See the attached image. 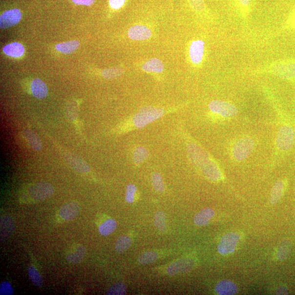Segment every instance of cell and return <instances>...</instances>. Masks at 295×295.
<instances>
[{
  "label": "cell",
  "instance_id": "obj_1",
  "mask_svg": "<svg viewBox=\"0 0 295 295\" xmlns=\"http://www.w3.org/2000/svg\"><path fill=\"white\" fill-rule=\"evenodd\" d=\"M164 113L165 110L163 108L147 106L141 108L140 112L133 116L132 122L136 127L141 128L156 121Z\"/></svg>",
  "mask_w": 295,
  "mask_h": 295
},
{
  "label": "cell",
  "instance_id": "obj_2",
  "mask_svg": "<svg viewBox=\"0 0 295 295\" xmlns=\"http://www.w3.org/2000/svg\"><path fill=\"white\" fill-rule=\"evenodd\" d=\"M294 129L288 125L283 126L279 129L276 138V145L282 151H288L292 148L295 143Z\"/></svg>",
  "mask_w": 295,
  "mask_h": 295
},
{
  "label": "cell",
  "instance_id": "obj_3",
  "mask_svg": "<svg viewBox=\"0 0 295 295\" xmlns=\"http://www.w3.org/2000/svg\"><path fill=\"white\" fill-rule=\"evenodd\" d=\"M54 192L51 184L45 182H40L32 185L28 190V195L32 200L40 201L48 199Z\"/></svg>",
  "mask_w": 295,
  "mask_h": 295
},
{
  "label": "cell",
  "instance_id": "obj_4",
  "mask_svg": "<svg viewBox=\"0 0 295 295\" xmlns=\"http://www.w3.org/2000/svg\"><path fill=\"white\" fill-rule=\"evenodd\" d=\"M254 141L250 137H243L239 139L234 144L232 153L233 156L237 161H241L246 159L251 154Z\"/></svg>",
  "mask_w": 295,
  "mask_h": 295
},
{
  "label": "cell",
  "instance_id": "obj_5",
  "mask_svg": "<svg viewBox=\"0 0 295 295\" xmlns=\"http://www.w3.org/2000/svg\"><path fill=\"white\" fill-rule=\"evenodd\" d=\"M212 112L224 117H232L238 113V109L233 104L220 100L212 101L209 104Z\"/></svg>",
  "mask_w": 295,
  "mask_h": 295
},
{
  "label": "cell",
  "instance_id": "obj_6",
  "mask_svg": "<svg viewBox=\"0 0 295 295\" xmlns=\"http://www.w3.org/2000/svg\"><path fill=\"white\" fill-rule=\"evenodd\" d=\"M239 240V234L236 232H230L221 238L218 246V251L221 255H228L232 253Z\"/></svg>",
  "mask_w": 295,
  "mask_h": 295
},
{
  "label": "cell",
  "instance_id": "obj_7",
  "mask_svg": "<svg viewBox=\"0 0 295 295\" xmlns=\"http://www.w3.org/2000/svg\"><path fill=\"white\" fill-rule=\"evenodd\" d=\"M274 75L282 79L293 80L295 78V63L291 62H283L276 63L271 67Z\"/></svg>",
  "mask_w": 295,
  "mask_h": 295
},
{
  "label": "cell",
  "instance_id": "obj_8",
  "mask_svg": "<svg viewBox=\"0 0 295 295\" xmlns=\"http://www.w3.org/2000/svg\"><path fill=\"white\" fill-rule=\"evenodd\" d=\"M193 261L190 258H182L174 261L167 268V274L169 275L185 274L190 271L193 268Z\"/></svg>",
  "mask_w": 295,
  "mask_h": 295
},
{
  "label": "cell",
  "instance_id": "obj_9",
  "mask_svg": "<svg viewBox=\"0 0 295 295\" xmlns=\"http://www.w3.org/2000/svg\"><path fill=\"white\" fill-rule=\"evenodd\" d=\"M21 13L18 9L5 11L0 17V27L4 29L15 25L21 21Z\"/></svg>",
  "mask_w": 295,
  "mask_h": 295
},
{
  "label": "cell",
  "instance_id": "obj_10",
  "mask_svg": "<svg viewBox=\"0 0 295 295\" xmlns=\"http://www.w3.org/2000/svg\"><path fill=\"white\" fill-rule=\"evenodd\" d=\"M200 168L206 177L211 181H218L221 177L220 170L217 165L210 158L206 160Z\"/></svg>",
  "mask_w": 295,
  "mask_h": 295
},
{
  "label": "cell",
  "instance_id": "obj_11",
  "mask_svg": "<svg viewBox=\"0 0 295 295\" xmlns=\"http://www.w3.org/2000/svg\"><path fill=\"white\" fill-rule=\"evenodd\" d=\"M80 211V206L76 202H70L64 205L59 211L60 216L64 220L75 219Z\"/></svg>",
  "mask_w": 295,
  "mask_h": 295
},
{
  "label": "cell",
  "instance_id": "obj_12",
  "mask_svg": "<svg viewBox=\"0 0 295 295\" xmlns=\"http://www.w3.org/2000/svg\"><path fill=\"white\" fill-rule=\"evenodd\" d=\"M188 150L192 162L197 167H200V166L209 158L205 152L197 145H190L188 147Z\"/></svg>",
  "mask_w": 295,
  "mask_h": 295
},
{
  "label": "cell",
  "instance_id": "obj_13",
  "mask_svg": "<svg viewBox=\"0 0 295 295\" xmlns=\"http://www.w3.org/2000/svg\"><path fill=\"white\" fill-rule=\"evenodd\" d=\"M205 42L201 40L193 41L190 48V55L193 63L199 64L204 56Z\"/></svg>",
  "mask_w": 295,
  "mask_h": 295
},
{
  "label": "cell",
  "instance_id": "obj_14",
  "mask_svg": "<svg viewBox=\"0 0 295 295\" xmlns=\"http://www.w3.org/2000/svg\"><path fill=\"white\" fill-rule=\"evenodd\" d=\"M66 160L71 168L80 173H87L90 171V168L85 161L80 156L72 154L65 155Z\"/></svg>",
  "mask_w": 295,
  "mask_h": 295
},
{
  "label": "cell",
  "instance_id": "obj_15",
  "mask_svg": "<svg viewBox=\"0 0 295 295\" xmlns=\"http://www.w3.org/2000/svg\"><path fill=\"white\" fill-rule=\"evenodd\" d=\"M150 30L144 25H135L128 31L129 38L135 41H142L149 39L151 36Z\"/></svg>",
  "mask_w": 295,
  "mask_h": 295
},
{
  "label": "cell",
  "instance_id": "obj_16",
  "mask_svg": "<svg viewBox=\"0 0 295 295\" xmlns=\"http://www.w3.org/2000/svg\"><path fill=\"white\" fill-rule=\"evenodd\" d=\"M86 250L83 245H77L67 253L66 260L72 264L80 263L86 256Z\"/></svg>",
  "mask_w": 295,
  "mask_h": 295
},
{
  "label": "cell",
  "instance_id": "obj_17",
  "mask_svg": "<svg viewBox=\"0 0 295 295\" xmlns=\"http://www.w3.org/2000/svg\"><path fill=\"white\" fill-rule=\"evenodd\" d=\"M30 89L32 94L36 98L39 99H43L47 96L48 89L47 85L44 83L39 79V78H35L32 81Z\"/></svg>",
  "mask_w": 295,
  "mask_h": 295
},
{
  "label": "cell",
  "instance_id": "obj_18",
  "mask_svg": "<svg viewBox=\"0 0 295 295\" xmlns=\"http://www.w3.org/2000/svg\"><path fill=\"white\" fill-rule=\"evenodd\" d=\"M237 290L236 285L229 280L220 281L215 288V292L220 295H234L237 293Z\"/></svg>",
  "mask_w": 295,
  "mask_h": 295
},
{
  "label": "cell",
  "instance_id": "obj_19",
  "mask_svg": "<svg viewBox=\"0 0 295 295\" xmlns=\"http://www.w3.org/2000/svg\"><path fill=\"white\" fill-rule=\"evenodd\" d=\"M215 211L211 208H206L201 210L194 216L193 221L198 227H205L208 225L213 217Z\"/></svg>",
  "mask_w": 295,
  "mask_h": 295
},
{
  "label": "cell",
  "instance_id": "obj_20",
  "mask_svg": "<svg viewBox=\"0 0 295 295\" xmlns=\"http://www.w3.org/2000/svg\"><path fill=\"white\" fill-rule=\"evenodd\" d=\"M0 227H1V239L2 241L6 240L10 237L15 230L13 221L8 216H4L1 218Z\"/></svg>",
  "mask_w": 295,
  "mask_h": 295
},
{
  "label": "cell",
  "instance_id": "obj_21",
  "mask_svg": "<svg viewBox=\"0 0 295 295\" xmlns=\"http://www.w3.org/2000/svg\"><path fill=\"white\" fill-rule=\"evenodd\" d=\"M3 52L9 57L20 58L24 54L25 49L21 43L14 42L4 46Z\"/></svg>",
  "mask_w": 295,
  "mask_h": 295
},
{
  "label": "cell",
  "instance_id": "obj_22",
  "mask_svg": "<svg viewBox=\"0 0 295 295\" xmlns=\"http://www.w3.org/2000/svg\"><path fill=\"white\" fill-rule=\"evenodd\" d=\"M22 136L32 149L35 150H40L42 149V142L38 136L34 132L30 130H25L23 131Z\"/></svg>",
  "mask_w": 295,
  "mask_h": 295
},
{
  "label": "cell",
  "instance_id": "obj_23",
  "mask_svg": "<svg viewBox=\"0 0 295 295\" xmlns=\"http://www.w3.org/2000/svg\"><path fill=\"white\" fill-rule=\"evenodd\" d=\"M142 69L146 72L160 73L164 70V66L163 63L160 59L153 58L146 63L143 65Z\"/></svg>",
  "mask_w": 295,
  "mask_h": 295
},
{
  "label": "cell",
  "instance_id": "obj_24",
  "mask_svg": "<svg viewBox=\"0 0 295 295\" xmlns=\"http://www.w3.org/2000/svg\"><path fill=\"white\" fill-rule=\"evenodd\" d=\"M80 43L77 41L73 40L69 42L59 43L55 46L58 51L65 54H70L79 47Z\"/></svg>",
  "mask_w": 295,
  "mask_h": 295
},
{
  "label": "cell",
  "instance_id": "obj_25",
  "mask_svg": "<svg viewBox=\"0 0 295 295\" xmlns=\"http://www.w3.org/2000/svg\"><path fill=\"white\" fill-rule=\"evenodd\" d=\"M284 183L282 181L276 182L272 189L270 195V202L272 204H275L282 197L284 191Z\"/></svg>",
  "mask_w": 295,
  "mask_h": 295
},
{
  "label": "cell",
  "instance_id": "obj_26",
  "mask_svg": "<svg viewBox=\"0 0 295 295\" xmlns=\"http://www.w3.org/2000/svg\"><path fill=\"white\" fill-rule=\"evenodd\" d=\"M117 227L116 221L112 219H109L105 221L104 223L100 226L99 232L102 236H107L112 233L116 230Z\"/></svg>",
  "mask_w": 295,
  "mask_h": 295
},
{
  "label": "cell",
  "instance_id": "obj_27",
  "mask_svg": "<svg viewBox=\"0 0 295 295\" xmlns=\"http://www.w3.org/2000/svg\"><path fill=\"white\" fill-rule=\"evenodd\" d=\"M132 244L131 239L126 235L119 237L115 244L114 249L118 253L126 251L130 248Z\"/></svg>",
  "mask_w": 295,
  "mask_h": 295
},
{
  "label": "cell",
  "instance_id": "obj_28",
  "mask_svg": "<svg viewBox=\"0 0 295 295\" xmlns=\"http://www.w3.org/2000/svg\"><path fill=\"white\" fill-rule=\"evenodd\" d=\"M292 250V244L289 241H284L280 243L276 252L278 259L283 261L289 256Z\"/></svg>",
  "mask_w": 295,
  "mask_h": 295
},
{
  "label": "cell",
  "instance_id": "obj_29",
  "mask_svg": "<svg viewBox=\"0 0 295 295\" xmlns=\"http://www.w3.org/2000/svg\"><path fill=\"white\" fill-rule=\"evenodd\" d=\"M27 273L31 281L36 287H41L43 283V280L39 272L33 266H30L27 269Z\"/></svg>",
  "mask_w": 295,
  "mask_h": 295
},
{
  "label": "cell",
  "instance_id": "obj_30",
  "mask_svg": "<svg viewBox=\"0 0 295 295\" xmlns=\"http://www.w3.org/2000/svg\"><path fill=\"white\" fill-rule=\"evenodd\" d=\"M158 258V253L155 252H147L142 253L138 257L137 262L141 265H147L153 263L157 260Z\"/></svg>",
  "mask_w": 295,
  "mask_h": 295
},
{
  "label": "cell",
  "instance_id": "obj_31",
  "mask_svg": "<svg viewBox=\"0 0 295 295\" xmlns=\"http://www.w3.org/2000/svg\"><path fill=\"white\" fill-rule=\"evenodd\" d=\"M154 224L155 227L160 232H164L166 231L167 227V223H166V216L164 211H159L156 212Z\"/></svg>",
  "mask_w": 295,
  "mask_h": 295
},
{
  "label": "cell",
  "instance_id": "obj_32",
  "mask_svg": "<svg viewBox=\"0 0 295 295\" xmlns=\"http://www.w3.org/2000/svg\"><path fill=\"white\" fill-rule=\"evenodd\" d=\"M148 156V151L144 147H138L133 153V161L136 164L144 161Z\"/></svg>",
  "mask_w": 295,
  "mask_h": 295
},
{
  "label": "cell",
  "instance_id": "obj_33",
  "mask_svg": "<svg viewBox=\"0 0 295 295\" xmlns=\"http://www.w3.org/2000/svg\"><path fill=\"white\" fill-rule=\"evenodd\" d=\"M152 184L154 190L158 192H163L165 190V186L162 177L159 173H155L151 176Z\"/></svg>",
  "mask_w": 295,
  "mask_h": 295
},
{
  "label": "cell",
  "instance_id": "obj_34",
  "mask_svg": "<svg viewBox=\"0 0 295 295\" xmlns=\"http://www.w3.org/2000/svg\"><path fill=\"white\" fill-rule=\"evenodd\" d=\"M126 294V285L121 282L112 285L107 292V295H124Z\"/></svg>",
  "mask_w": 295,
  "mask_h": 295
},
{
  "label": "cell",
  "instance_id": "obj_35",
  "mask_svg": "<svg viewBox=\"0 0 295 295\" xmlns=\"http://www.w3.org/2000/svg\"><path fill=\"white\" fill-rule=\"evenodd\" d=\"M123 73L121 69L113 68L109 70H104L103 72V76L107 79L112 80L122 75Z\"/></svg>",
  "mask_w": 295,
  "mask_h": 295
},
{
  "label": "cell",
  "instance_id": "obj_36",
  "mask_svg": "<svg viewBox=\"0 0 295 295\" xmlns=\"http://www.w3.org/2000/svg\"><path fill=\"white\" fill-rule=\"evenodd\" d=\"M136 190V186L133 184H128L127 186L126 200L128 204H131L134 201V195Z\"/></svg>",
  "mask_w": 295,
  "mask_h": 295
},
{
  "label": "cell",
  "instance_id": "obj_37",
  "mask_svg": "<svg viewBox=\"0 0 295 295\" xmlns=\"http://www.w3.org/2000/svg\"><path fill=\"white\" fill-rule=\"evenodd\" d=\"M14 293V289L11 284L5 281L0 285V295H12Z\"/></svg>",
  "mask_w": 295,
  "mask_h": 295
},
{
  "label": "cell",
  "instance_id": "obj_38",
  "mask_svg": "<svg viewBox=\"0 0 295 295\" xmlns=\"http://www.w3.org/2000/svg\"><path fill=\"white\" fill-rule=\"evenodd\" d=\"M191 6L197 12H202L205 9L204 0H190Z\"/></svg>",
  "mask_w": 295,
  "mask_h": 295
},
{
  "label": "cell",
  "instance_id": "obj_39",
  "mask_svg": "<svg viewBox=\"0 0 295 295\" xmlns=\"http://www.w3.org/2000/svg\"><path fill=\"white\" fill-rule=\"evenodd\" d=\"M125 2L126 0H109V4L114 10H118L124 5Z\"/></svg>",
  "mask_w": 295,
  "mask_h": 295
},
{
  "label": "cell",
  "instance_id": "obj_40",
  "mask_svg": "<svg viewBox=\"0 0 295 295\" xmlns=\"http://www.w3.org/2000/svg\"><path fill=\"white\" fill-rule=\"evenodd\" d=\"M72 1L77 4L90 6L94 3L95 0H72Z\"/></svg>",
  "mask_w": 295,
  "mask_h": 295
},
{
  "label": "cell",
  "instance_id": "obj_41",
  "mask_svg": "<svg viewBox=\"0 0 295 295\" xmlns=\"http://www.w3.org/2000/svg\"><path fill=\"white\" fill-rule=\"evenodd\" d=\"M238 1L241 6L245 8L250 7L251 3V0H238Z\"/></svg>",
  "mask_w": 295,
  "mask_h": 295
},
{
  "label": "cell",
  "instance_id": "obj_42",
  "mask_svg": "<svg viewBox=\"0 0 295 295\" xmlns=\"http://www.w3.org/2000/svg\"><path fill=\"white\" fill-rule=\"evenodd\" d=\"M288 294V290L287 289H286L284 287L280 288L278 290V291L276 292V294L284 295V294Z\"/></svg>",
  "mask_w": 295,
  "mask_h": 295
}]
</instances>
